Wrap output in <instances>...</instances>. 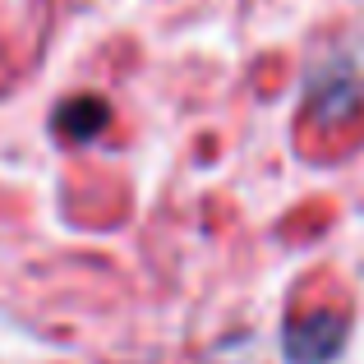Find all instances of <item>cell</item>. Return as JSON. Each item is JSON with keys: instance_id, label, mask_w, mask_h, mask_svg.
<instances>
[{"instance_id": "2", "label": "cell", "mask_w": 364, "mask_h": 364, "mask_svg": "<svg viewBox=\"0 0 364 364\" xmlns=\"http://www.w3.org/2000/svg\"><path fill=\"white\" fill-rule=\"evenodd\" d=\"M111 124V107L102 97H65L60 107H55V134L70 143H92L102 129Z\"/></svg>"}, {"instance_id": "1", "label": "cell", "mask_w": 364, "mask_h": 364, "mask_svg": "<svg viewBox=\"0 0 364 364\" xmlns=\"http://www.w3.org/2000/svg\"><path fill=\"white\" fill-rule=\"evenodd\" d=\"M346 328H350L346 314H332V309L300 314V318H291L286 332H282V355L291 364H328L346 346Z\"/></svg>"}]
</instances>
